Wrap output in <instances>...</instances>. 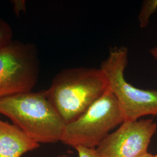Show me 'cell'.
<instances>
[{
    "label": "cell",
    "instance_id": "obj_7",
    "mask_svg": "<svg viewBox=\"0 0 157 157\" xmlns=\"http://www.w3.org/2000/svg\"><path fill=\"white\" fill-rule=\"evenodd\" d=\"M39 147L17 126L0 120V157H21Z\"/></svg>",
    "mask_w": 157,
    "mask_h": 157
},
{
    "label": "cell",
    "instance_id": "obj_9",
    "mask_svg": "<svg viewBox=\"0 0 157 157\" xmlns=\"http://www.w3.org/2000/svg\"><path fill=\"white\" fill-rule=\"evenodd\" d=\"M12 34L10 25L0 17V50L11 44L13 41Z\"/></svg>",
    "mask_w": 157,
    "mask_h": 157
},
{
    "label": "cell",
    "instance_id": "obj_15",
    "mask_svg": "<svg viewBox=\"0 0 157 157\" xmlns=\"http://www.w3.org/2000/svg\"><path fill=\"white\" fill-rule=\"evenodd\" d=\"M154 157H157V154L155 155H154Z\"/></svg>",
    "mask_w": 157,
    "mask_h": 157
},
{
    "label": "cell",
    "instance_id": "obj_8",
    "mask_svg": "<svg viewBox=\"0 0 157 157\" xmlns=\"http://www.w3.org/2000/svg\"><path fill=\"white\" fill-rule=\"evenodd\" d=\"M157 11V0H145L143 1L138 20L141 28H145L149 23L150 18Z\"/></svg>",
    "mask_w": 157,
    "mask_h": 157
},
{
    "label": "cell",
    "instance_id": "obj_3",
    "mask_svg": "<svg viewBox=\"0 0 157 157\" xmlns=\"http://www.w3.org/2000/svg\"><path fill=\"white\" fill-rule=\"evenodd\" d=\"M128 50L114 47L100 69L107 80L108 89L115 97L124 121H134L147 115H157V90H143L130 84L124 78Z\"/></svg>",
    "mask_w": 157,
    "mask_h": 157
},
{
    "label": "cell",
    "instance_id": "obj_12",
    "mask_svg": "<svg viewBox=\"0 0 157 157\" xmlns=\"http://www.w3.org/2000/svg\"><path fill=\"white\" fill-rule=\"evenodd\" d=\"M150 53L152 57L157 61V46H155L150 50Z\"/></svg>",
    "mask_w": 157,
    "mask_h": 157
},
{
    "label": "cell",
    "instance_id": "obj_5",
    "mask_svg": "<svg viewBox=\"0 0 157 157\" xmlns=\"http://www.w3.org/2000/svg\"><path fill=\"white\" fill-rule=\"evenodd\" d=\"M39 69L37 50L32 44L13 41L0 50V100L32 91Z\"/></svg>",
    "mask_w": 157,
    "mask_h": 157
},
{
    "label": "cell",
    "instance_id": "obj_13",
    "mask_svg": "<svg viewBox=\"0 0 157 157\" xmlns=\"http://www.w3.org/2000/svg\"><path fill=\"white\" fill-rule=\"evenodd\" d=\"M139 157H154V155H152L151 154H150V153L147 152V153H146L145 154H144V155H141V156Z\"/></svg>",
    "mask_w": 157,
    "mask_h": 157
},
{
    "label": "cell",
    "instance_id": "obj_14",
    "mask_svg": "<svg viewBox=\"0 0 157 157\" xmlns=\"http://www.w3.org/2000/svg\"><path fill=\"white\" fill-rule=\"evenodd\" d=\"M56 157H69L67 155H59V156H58Z\"/></svg>",
    "mask_w": 157,
    "mask_h": 157
},
{
    "label": "cell",
    "instance_id": "obj_10",
    "mask_svg": "<svg viewBox=\"0 0 157 157\" xmlns=\"http://www.w3.org/2000/svg\"><path fill=\"white\" fill-rule=\"evenodd\" d=\"M78 153V157H100L96 148H86L78 146L75 148Z\"/></svg>",
    "mask_w": 157,
    "mask_h": 157
},
{
    "label": "cell",
    "instance_id": "obj_6",
    "mask_svg": "<svg viewBox=\"0 0 157 157\" xmlns=\"http://www.w3.org/2000/svg\"><path fill=\"white\" fill-rule=\"evenodd\" d=\"M157 124L152 119L124 121L96 148L100 157H139L147 153Z\"/></svg>",
    "mask_w": 157,
    "mask_h": 157
},
{
    "label": "cell",
    "instance_id": "obj_1",
    "mask_svg": "<svg viewBox=\"0 0 157 157\" xmlns=\"http://www.w3.org/2000/svg\"><path fill=\"white\" fill-rule=\"evenodd\" d=\"M0 113L10 118L13 124L39 144L61 141L67 124L45 90L1 99Z\"/></svg>",
    "mask_w": 157,
    "mask_h": 157
},
{
    "label": "cell",
    "instance_id": "obj_2",
    "mask_svg": "<svg viewBox=\"0 0 157 157\" xmlns=\"http://www.w3.org/2000/svg\"><path fill=\"white\" fill-rule=\"evenodd\" d=\"M108 90L100 68L71 67L59 72L45 90L66 124L76 120Z\"/></svg>",
    "mask_w": 157,
    "mask_h": 157
},
{
    "label": "cell",
    "instance_id": "obj_4",
    "mask_svg": "<svg viewBox=\"0 0 157 157\" xmlns=\"http://www.w3.org/2000/svg\"><path fill=\"white\" fill-rule=\"evenodd\" d=\"M124 122L118 101L108 89L78 119L66 124L61 141L73 148H96Z\"/></svg>",
    "mask_w": 157,
    "mask_h": 157
},
{
    "label": "cell",
    "instance_id": "obj_11",
    "mask_svg": "<svg viewBox=\"0 0 157 157\" xmlns=\"http://www.w3.org/2000/svg\"><path fill=\"white\" fill-rule=\"evenodd\" d=\"M12 3L13 4V10L17 16L19 17L21 12L25 11V9H26L25 1L15 0V1H13Z\"/></svg>",
    "mask_w": 157,
    "mask_h": 157
}]
</instances>
